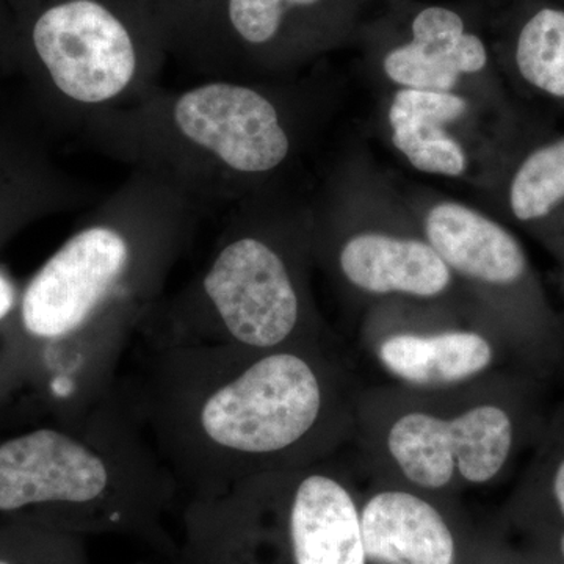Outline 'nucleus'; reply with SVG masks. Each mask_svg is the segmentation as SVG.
Masks as SVG:
<instances>
[{"label": "nucleus", "mask_w": 564, "mask_h": 564, "mask_svg": "<svg viewBox=\"0 0 564 564\" xmlns=\"http://www.w3.org/2000/svg\"><path fill=\"white\" fill-rule=\"evenodd\" d=\"M0 434V518L63 532L141 521L177 491L115 389L84 413Z\"/></svg>", "instance_id": "423d86ee"}, {"label": "nucleus", "mask_w": 564, "mask_h": 564, "mask_svg": "<svg viewBox=\"0 0 564 564\" xmlns=\"http://www.w3.org/2000/svg\"><path fill=\"white\" fill-rule=\"evenodd\" d=\"M497 217L532 234L564 270V133L525 139L489 192Z\"/></svg>", "instance_id": "2eb2a0df"}, {"label": "nucleus", "mask_w": 564, "mask_h": 564, "mask_svg": "<svg viewBox=\"0 0 564 564\" xmlns=\"http://www.w3.org/2000/svg\"><path fill=\"white\" fill-rule=\"evenodd\" d=\"M198 215L165 182L132 172L21 289L0 332V403L24 391L29 410L73 415L109 399Z\"/></svg>", "instance_id": "f257e3e1"}, {"label": "nucleus", "mask_w": 564, "mask_h": 564, "mask_svg": "<svg viewBox=\"0 0 564 564\" xmlns=\"http://www.w3.org/2000/svg\"><path fill=\"white\" fill-rule=\"evenodd\" d=\"M459 291L500 334L522 369L541 380L564 366V322L510 225L473 203L402 188Z\"/></svg>", "instance_id": "6e6552de"}, {"label": "nucleus", "mask_w": 564, "mask_h": 564, "mask_svg": "<svg viewBox=\"0 0 564 564\" xmlns=\"http://www.w3.org/2000/svg\"><path fill=\"white\" fill-rule=\"evenodd\" d=\"M381 124L389 147L413 172L486 193L527 139L518 110L451 91L386 90Z\"/></svg>", "instance_id": "9d476101"}, {"label": "nucleus", "mask_w": 564, "mask_h": 564, "mask_svg": "<svg viewBox=\"0 0 564 564\" xmlns=\"http://www.w3.org/2000/svg\"><path fill=\"white\" fill-rule=\"evenodd\" d=\"M378 74L386 90L462 93L516 110L485 41L447 7L419 10L410 36L381 55Z\"/></svg>", "instance_id": "ddd939ff"}, {"label": "nucleus", "mask_w": 564, "mask_h": 564, "mask_svg": "<svg viewBox=\"0 0 564 564\" xmlns=\"http://www.w3.org/2000/svg\"><path fill=\"white\" fill-rule=\"evenodd\" d=\"M361 343L392 383L426 391L522 369L485 318L451 304H373L364 315Z\"/></svg>", "instance_id": "9b49d317"}, {"label": "nucleus", "mask_w": 564, "mask_h": 564, "mask_svg": "<svg viewBox=\"0 0 564 564\" xmlns=\"http://www.w3.org/2000/svg\"><path fill=\"white\" fill-rule=\"evenodd\" d=\"M369 480L361 500L369 563L458 564V538L444 508L448 499L383 478Z\"/></svg>", "instance_id": "4468645a"}, {"label": "nucleus", "mask_w": 564, "mask_h": 564, "mask_svg": "<svg viewBox=\"0 0 564 564\" xmlns=\"http://www.w3.org/2000/svg\"><path fill=\"white\" fill-rule=\"evenodd\" d=\"M351 480L332 456L243 481L281 519L292 564H369Z\"/></svg>", "instance_id": "f8f14e48"}, {"label": "nucleus", "mask_w": 564, "mask_h": 564, "mask_svg": "<svg viewBox=\"0 0 564 564\" xmlns=\"http://www.w3.org/2000/svg\"><path fill=\"white\" fill-rule=\"evenodd\" d=\"M556 552H558L560 560L564 564V530L558 534V541H556Z\"/></svg>", "instance_id": "412c9836"}, {"label": "nucleus", "mask_w": 564, "mask_h": 564, "mask_svg": "<svg viewBox=\"0 0 564 564\" xmlns=\"http://www.w3.org/2000/svg\"><path fill=\"white\" fill-rule=\"evenodd\" d=\"M310 214L315 265L348 300L366 310L404 300L475 313L402 188L362 152L334 166Z\"/></svg>", "instance_id": "0eeeda50"}, {"label": "nucleus", "mask_w": 564, "mask_h": 564, "mask_svg": "<svg viewBox=\"0 0 564 564\" xmlns=\"http://www.w3.org/2000/svg\"><path fill=\"white\" fill-rule=\"evenodd\" d=\"M544 380L508 369L448 389L355 392L352 437L369 478L451 500L503 480L543 432Z\"/></svg>", "instance_id": "39448f33"}, {"label": "nucleus", "mask_w": 564, "mask_h": 564, "mask_svg": "<svg viewBox=\"0 0 564 564\" xmlns=\"http://www.w3.org/2000/svg\"><path fill=\"white\" fill-rule=\"evenodd\" d=\"M318 84L210 77L180 90L161 87L84 129L107 158L151 174L196 210L239 206L282 193L322 124Z\"/></svg>", "instance_id": "7ed1b4c3"}, {"label": "nucleus", "mask_w": 564, "mask_h": 564, "mask_svg": "<svg viewBox=\"0 0 564 564\" xmlns=\"http://www.w3.org/2000/svg\"><path fill=\"white\" fill-rule=\"evenodd\" d=\"M229 212L203 269L163 296L141 326L144 347L270 351L332 344L311 280L310 204L282 192Z\"/></svg>", "instance_id": "20e7f679"}, {"label": "nucleus", "mask_w": 564, "mask_h": 564, "mask_svg": "<svg viewBox=\"0 0 564 564\" xmlns=\"http://www.w3.org/2000/svg\"><path fill=\"white\" fill-rule=\"evenodd\" d=\"M560 282H562V293H563V299H564V270H562V272H560ZM562 317H563V322H564V313L562 314Z\"/></svg>", "instance_id": "4be33fe9"}, {"label": "nucleus", "mask_w": 564, "mask_h": 564, "mask_svg": "<svg viewBox=\"0 0 564 564\" xmlns=\"http://www.w3.org/2000/svg\"><path fill=\"white\" fill-rule=\"evenodd\" d=\"M40 91L69 128L158 90L155 68L126 22L99 0H65L33 24Z\"/></svg>", "instance_id": "1a4fd4ad"}, {"label": "nucleus", "mask_w": 564, "mask_h": 564, "mask_svg": "<svg viewBox=\"0 0 564 564\" xmlns=\"http://www.w3.org/2000/svg\"><path fill=\"white\" fill-rule=\"evenodd\" d=\"M325 0H226V20L232 35L248 51L258 52L250 80L278 77V41L293 14L318 9Z\"/></svg>", "instance_id": "f3484780"}, {"label": "nucleus", "mask_w": 564, "mask_h": 564, "mask_svg": "<svg viewBox=\"0 0 564 564\" xmlns=\"http://www.w3.org/2000/svg\"><path fill=\"white\" fill-rule=\"evenodd\" d=\"M118 389L177 489L195 500L332 458L352 437L356 391L332 344L144 347Z\"/></svg>", "instance_id": "f03ea898"}, {"label": "nucleus", "mask_w": 564, "mask_h": 564, "mask_svg": "<svg viewBox=\"0 0 564 564\" xmlns=\"http://www.w3.org/2000/svg\"><path fill=\"white\" fill-rule=\"evenodd\" d=\"M513 66L534 95L564 107V10L543 7L519 29Z\"/></svg>", "instance_id": "dca6fc26"}, {"label": "nucleus", "mask_w": 564, "mask_h": 564, "mask_svg": "<svg viewBox=\"0 0 564 564\" xmlns=\"http://www.w3.org/2000/svg\"><path fill=\"white\" fill-rule=\"evenodd\" d=\"M25 215L28 214L21 210L0 209V239H2L3 234L13 228L14 225H18V221L24 218Z\"/></svg>", "instance_id": "aec40b11"}, {"label": "nucleus", "mask_w": 564, "mask_h": 564, "mask_svg": "<svg viewBox=\"0 0 564 564\" xmlns=\"http://www.w3.org/2000/svg\"><path fill=\"white\" fill-rule=\"evenodd\" d=\"M532 452L514 505L530 513L549 514L564 524V402L545 417Z\"/></svg>", "instance_id": "a211bd4d"}, {"label": "nucleus", "mask_w": 564, "mask_h": 564, "mask_svg": "<svg viewBox=\"0 0 564 564\" xmlns=\"http://www.w3.org/2000/svg\"><path fill=\"white\" fill-rule=\"evenodd\" d=\"M20 293L10 274L0 269V332L17 310Z\"/></svg>", "instance_id": "6ab92c4d"}]
</instances>
